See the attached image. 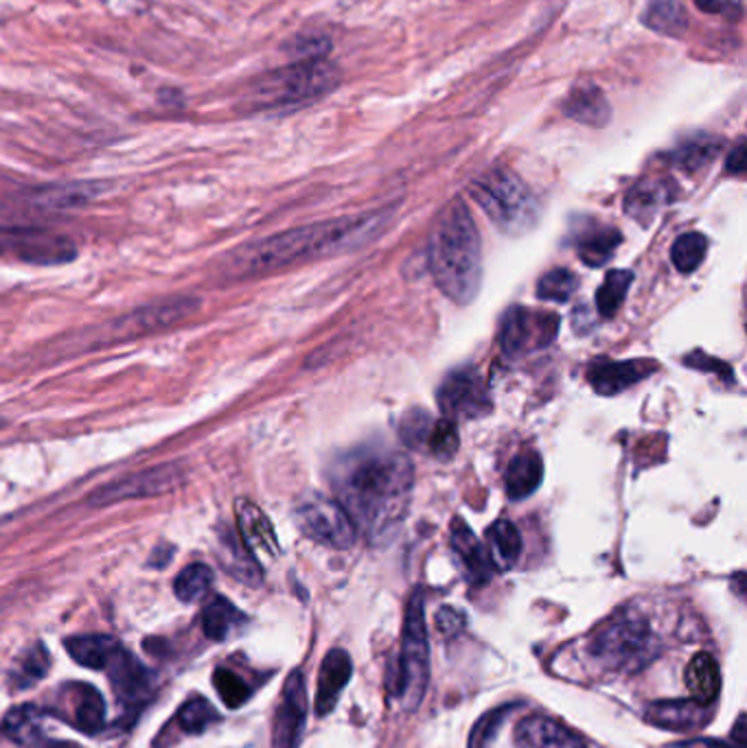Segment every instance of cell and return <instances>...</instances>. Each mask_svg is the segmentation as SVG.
<instances>
[{
  "instance_id": "5",
  "label": "cell",
  "mask_w": 747,
  "mask_h": 748,
  "mask_svg": "<svg viewBox=\"0 0 747 748\" xmlns=\"http://www.w3.org/2000/svg\"><path fill=\"white\" fill-rule=\"evenodd\" d=\"M470 193L500 233L518 237L535 226V195L513 171L504 167L491 169L474 180Z\"/></svg>"
},
{
  "instance_id": "38",
  "label": "cell",
  "mask_w": 747,
  "mask_h": 748,
  "mask_svg": "<svg viewBox=\"0 0 747 748\" xmlns=\"http://www.w3.org/2000/svg\"><path fill=\"white\" fill-rule=\"evenodd\" d=\"M577 292V276L563 267L543 274L538 283V296L548 303H566Z\"/></svg>"
},
{
  "instance_id": "31",
  "label": "cell",
  "mask_w": 747,
  "mask_h": 748,
  "mask_svg": "<svg viewBox=\"0 0 747 748\" xmlns=\"http://www.w3.org/2000/svg\"><path fill=\"white\" fill-rule=\"evenodd\" d=\"M2 731L18 745L31 747L40 738V711L31 705L16 707L7 713Z\"/></svg>"
},
{
  "instance_id": "13",
  "label": "cell",
  "mask_w": 747,
  "mask_h": 748,
  "mask_svg": "<svg viewBox=\"0 0 747 748\" xmlns=\"http://www.w3.org/2000/svg\"><path fill=\"white\" fill-rule=\"evenodd\" d=\"M281 705L276 711L274 720V736H272V748H296L301 740V731L305 725V713H307V693H305V681L301 672L289 675Z\"/></svg>"
},
{
  "instance_id": "10",
  "label": "cell",
  "mask_w": 747,
  "mask_h": 748,
  "mask_svg": "<svg viewBox=\"0 0 747 748\" xmlns=\"http://www.w3.org/2000/svg\"><path fill=\"white\" fill-rule=\"evenodd\" d=\"M439 405L445 419H478L491 407L482 376L474 368L448 374L439 387Z\"/></svg>"
},
{
  "instance_id": "20",
  "label": "cell",
  "mask_w": 747,
  "mask_h": 748,
  "mask_svg": "<svg viewBox=\"0 0 747 748\" xmlns=\"http://www.w3.org/2000/svg\"><path fill=\"white\" fill-rule=\"evenodd\" d=\"M351 659L344 650H332L321 668L318 675V687H316V713L318 716H327L336 702H338L342 689L348 683L351 679Z\"/></svg>"
},
{
  "instance_id": "46",
  "label": "cell",
  "mask_w": 747,
  "mask_h": 748,
  "mask_svg": "<svg viewBox=\"0 0 747 748\" xmlns=\"http://www.w3.org/2000/svg\"><path fill=\"white\" fill-rule=\"evenodd\" d=\"M744 725H746V716L741 713L739 720H737V727H735V740L739 742V748L746 747V731H744Z\"/></svg>"
},
{
  "instance_id": "9",
  "label": "cell",
  "mask_w": 747,
  "mask_h": 748,
  "mask_svg": "<svg viewBox=\"0 0 747 748\" xmlns=\"http://www.w3.org/2000/svg\"><path fill=\"white\" fill-rule=\"evenodd\" d=\"M559 328V317L552 313L513 307L500 326V348L509 357H518L548 346Z\"/></svg>"
},
{
  "instance_id": "11",
  "label": "cell",
  "mask_w": 747,
  "mask_h": 748,
  "mask_svg": "<svg viewBox=\"0 0 747 748\" xmlns=\"http://www.w3.org/2000/svg\"><path fill=\"white\" fill-rule=\"evenodd\" d=\"M196 309H198V301H194V298L163 301V303L142 307L138 312L117 319L115 324L108 326V333L101 339L108 342V337L110 339H130V337H138V335H147V333L167 328V326L189 317Z\"/></svg>"
},
{
  "instance_id": "17",
  "label": "cell",
  "mask_w": 747,
  "mask_h": 748,
  "mask_svg": "<svg viewBox=\"0 0 747 748\" xmlns=\"http://www.w3.org/2000/svg\"><path fill=\"white\" fill-rule=\"evenodd\" d=\"M518 748H588L579 736L545 716H529L515 729Z\"/></svg>"
},
{
  "instance_id": "1",
  "label": "cell",
  "mask_w": 747,
  "mask_h": 748,
  "mask_svg": "<svg viewBox=\"0 0 747 748\" xmlns=\"http://www.w3.org/2000/svg\"><path fill=\"white\" fill-rule=\"evenodd\" d=\"M414 471L404 453L364 444L332 466V489L355 530L371 541L393 534L406 516Z\"/></svg>"
},
{
  "instance_id": "25",
  "label": "cell",
  "mask_w": 747,
  "mask_h": 748,
  "mask_svg": "<svg viewBox=\"0 0 747 748\" xmlns=\"http://www.w3.org/2000/svg\"><path fill=\"white\" fill-rule=\"evenodd\" d=\"M70 691V707H72V722L83 734H99L106 727V702L95 687H68Z\"/></svg>"
},
{
  "instance_id": "30",
  "label": "cell",
  "mask_w": 747,
  "mask_h": 748,
  "mask_svg": "<svg viewBox=\"0 0 747 748\" xmlns=\"http://www.w3.org/2000/svg\"><path fill=\"white\" fill-rule=\"evenodd\" d=\"M222 548L226 552V569L233 571L239 580L248 582V584H257L262 580V567L257 559L248 552V548L244 545V541L239 539V534L230 532L222 537Z\"/></svg>"
},
{
  "instance_id": "22",
  "label": "cell",
  "mask_w": 747,
  "mask_h": 748,
  "mask_svg": "<svg viewBox=\"0 0 747 748\" xmlns=\"http://www.w3.org/2000/svg\"><path fill=\"white\" fill-rule=\"evenodd\" d=\"M676 197V188L667 180H645L629 190L625 210L638 224H649Z\"/></svg>"
},
{
  "instance_id": "33",
  "label": "cell",
  "mask_w": 747,
  "mask_h": 748,
  "mask_svg": "<svg viewBox=\"0 0 747 748\" xmlns=\"http://www.w3.org/2000/svg\"><path fill=\"white\" fill-rule=\"evenodd\" d=\"M631 283H633V274L629 269H611L597 292V309L601 313V317L611 319L618 313L620 305L627 298Z\"/></svg>"
},
{
  "instance_id": "19",
  "label": "cell",
  "mask_w": 747,
  "mask_h": 748,
  "mask_svg": "<svg viewBox=\"0 0 747 748\" xmlns=\"http://www.w3.org/2000/svg\"><path fill=\"white\" fill-rule=\"evenodd\" d=\"M450 543H452V550L461 562V567L465 569L468 580L475 587L489 582V578L493 573V564L489 561L486 548L475 539L474 532L465 523L454 521Z\"/></svg>"
},
{
  "instance_id": "43",
  "label": "cell",
  "mask_w": 747,
  "mask_h": 748,
  "mask_svg": "<svg viewBox=\"0 0 747 748\" xmlns=\"http://www.w3.org/2000/svg\"><path fill=\"white\" fill-rule=\"evenodd\" d=\"M49 666H51V659H49V652L45 650V646H36L31 648L24 659H22V675L29 677L31 681H38L42 679L47 672H49Z\"/></svg>"
},
{
  "instance_id": "39",
  "label": "cell",
  "mask_w": 747,
  "mask_h": 748,
  "mask_svg": "<svg viewBox=\"0 0 747 748\" xmlns=\"http://www.w3.org/2000/svg\"><path fill=\"white\" fill-rule=\"evenodd\" d=\"M215 720H217V711L203 696L187 700L178 711V722L187 734H203L204 729Z\"/></svg>"
},
{
  "instance_id": "29",
  "label": "cell",
  "mask_w": 747,
  "mask_h": 748,
  "mask_svg": "<svg viewBox=\"0 0 747 748\" xmlns=\"http://www.w3.org/2000/svg\"><path fill=\"white\" fill-rule=\"evenodd\" d=\"M244 622L242 613L224 598H213L203 613V628L208 639L224 641L230 637V632Z\"/></svg>"
},
{
  "instance_id": "32",
  "label": "cell",
  "mask_w": 747,
  "mask_h": 748,
  "mask_svg": "<svg viewBox=\"0 0 747 748\" xmlns=\"http://www.w3.org/2000/svg\"><path fill=\"white\" fill-rule=\"evenodd\" d=\"M620 242H622V237L616 228L592 230L579 242V256L586 265L601 267L613 256V252L620 246Z\"/></svg>"
},
{
  "instance_id": "14",
  "label": "cell",
  "mask_w": 747,
  "mask_h": 748,
  "mask_svg": "<svg viewBox=\"0 0 747 748\" xmlns=\"http://www.w3.org/2000/svg\"><path fill=\"white\" fill-rule=\"evenodd\" d=\"M710 705H704L695 698L690 700H660L649 705L647 720L660 729L669 731H695L710 722Z\"/></svg>"
},
{
  "instance_id": "6",
  "label": "cell",
  "mask_w": 747,
  "mask_h": 748,
  "mask_svg": "<svg viewBox=\"0 0 747 748\" xmlns=\"http://www.w3.org/2000/svg\"><path fill=\"white\" fill-rule=\"evenodd\" d=\"M430 679V646L423 613V596L414 593L407 604L402 632V652L389 675V691L402 700L406 709H416Z\"/></svg>"
},
{
  "instance_id": "40",
  "label": "cell",
  "mask_w": 747,
  "mask_h": 748,
  "mask_svg": "<svg viewBox=\"0 0 747 748\" xmlns=\"http://www.w3.org/2000/svg\"><path fill=\"white\" fill-rule=\"evenodd\" d=\"M213 683H215V689L217 693L222 696L224 705L230 707V709H237L242 707L248 698H250V687L246 686L235 672L230 670H224L219 668L213 677Z\"/></svg>"
},
{
  "instance_id": "37",
  "label": "cell",
  "mask_w": 747,
  "mask_h": 748,
  "mask_svg": "<svg viewBox=\"0 0 747 748\" xmlns=\"http://www.w3.org/2000/svg\"><path fill=\"white\" fill-rule=\"evenodd\" d=\"M425 444H427V451L439 460L454 457L456 451H459V444H461V437H459V430H456L454 421L441 419V421L432 423Z\"/></svg>"
},
{
  "instance_id": "34",
  "label": "cell",
  "mask_w": 747,
  "mask_h": 748,
  "mask_svg": "<svg viewBox=\"0 0 747 748\" xmlns=\"http://www.w3.org/2000/svg\"><path fill=\"white\" fill-rule=\"evenodd\" d=\"M706 252H708V239L701 233H686L676 239L671 248V260L681 274H690L704 263Z\"/></svg>"
},
{
  "instance_id": "23",
  "label": "cell",
  "mask_w": 747,
  "mask_h": 748,
  "mask_svg": "<svg viewBox=\"0 0 747 748\" xmlns=\"http://www.w3.org/2000/svg\"><path fill=\"white\" fill-rule=\"evenodd\" d=\"M68 654L83 668L106 670L121 650L119 641L108 634H81L67 639Z\"/></svg>"
},
{
  "instance_id": "21",
  "label": "cell",
  "mask_w": 747,
  "mask_h": 748,
  "mask_svg": "<svg viewBox=\"0 0 747 748\" xmlns=\"http://www.w3.org/2000/svg\"><path fill=\"white\" fill-rule=\"evenodd\" d=\"M563 112L572 121L590 125V127H603L610 124L611 110L606 95L594 83L577 86L568 92L563 101Z\"/></svg>"
},
{
  "instance_id": "42",
  "label": "cell",
  "mask_w": 747,
  "mask_h": 748,
  "mask_svg": "<svg viewBox=\"0 0 747 748\" xmlns=\"http://www.w3.org/2000/svg\"><path fill=\"white\" fill-rule=\"evenodd\" d=\"M699 11L710 16H721L728 20H741L746 7L744 0H692Z\"/></svg>"
},
{
  "instance_id": "16",
  "label": "cell",
  "mask_w": 747,
  "mask_h": 748,
  "mask_svg": "<svg viewBox=\"0 0 747 748\" xmlns=\"http://www.w3.org/2000/svg\"><path fill=\"white\" fill-rule=\"evenodd\" d=\"M237 528L239 539L253 557L274 559L278 554V541L268 516L250 501L237 503Z\"/></svg>"
},
{
  "instance_id": "35",
  "label": "cell",
  "mask_w": 747,
  "mask_h": 748,
  "mask_svg": "<svg viewBox=\"0 0 747 748\" xmlns=\"http://www.w3.org/2000/svg\"><path fill=\"white\" fill-rule=\"evenodd\" d=\"M210 582H213V571L206 564H189L178 573L174 582V591L183 602H198L210 589Z\"/></svg>"
},
{
  "instance_id": "41",
  "label": "cell",
  "mask_w": 747,
  "mask_h": 748,
  "mask_svg": "<svg viewBox=\"0 0 747 748\" xmlns=\"http://www.w3.org/2000/svg\"><path fill=\"white\" fill-rule=\"evenodd\" d=\"M430 427H432L430 416L423 414V412H419V410H414V412L407 414L406 421L402 423V437L406 440L407 446L421 449V446H425Z\"/></svg>"
},
{
  "instance_id": "27",
  "label": "cell",
  "mask_w": 747,
  "mask_h": 748,
  "mask_svg": "<svg viewBox=\"0 0 747 748\" xmlns=\"http://www.w3.org/2000/svg\"><path fill=\"white\" fill-rule=\"evenodd\" d=\"M486 554L493 569H511L520 561L522 537L511 521H495L486 532Z\"/></svg>"
},
{
  "instance_id": "28",
  "label": "cell",
  "mask_w": 747,
  "mask_h": 748,
  "mask_svg": "<svg viewBox=\"0 0 747 748\" xmlns=\"http://www.w3.org/2000/svg\"><path fill=\"white\" fill-rule=\"evenodd\" d=\"M642 22L651 31L669 38H681L688 27V18L679 0H649Z\"/></svg>"
},
{
  "instance_id": "24",
  "label": "cell",
  "mask_w": 747,
  "mask_h": 748,
  "mask_svg": "<svg viewBox=\"0 0 747 748\" xmlns=\"http://www.w3.org/2000/svg\"><path fill=\"white\" fill-rule=\"evenodd\" d=\"M543 480L542 455L535 451H524L513 457L507 469V495L511 499L531 498Z\"/></svg>"
},
{
  "instance_id": "18",
  "label": "cell",
  "mask_w": 747,
  "mask_h": 748,
  "mask_svg": "<svg viewBox=\"0 0 747 748\" xmlns=\"http://www.w3.org/2000/svg\"><path fill=\"white\" fill-rule=\"evenodd\" d=\"M656 368L658 366L653 362H642V360H636V362H606V364L594 366L588 373V381L592 383V387L599 394L613 396V394L625 392L627 387L636 385L638 381L647 378Z\"/></svg>"
},
{
  "instance_id": "2",
  "label": "cell",
  "mask_w": 747,
  "mask_h": 748,
  "mask_svg": "<svg viewBox=\"0 0 747 748\" xmlns=\"http://www.w3.org/2000/svg\"><path fill=\"white\" fill-rule=\"evenodd\" d=\"M384 219L386 217L377 213L357 219L303 226L283 235H274L271 239L237 249L230 256L228 272L239 276H253L364 246L382 230Z\"/></svg>"
},
{
  "instance_id": "15",
  "label": "cell",
  "mask_w": 747,
  "mask_h": 748,
  "mask_svg": "<svg viewBox=\"0 0 747 748\" xmlns=\"http://www.w3.org/2000/svg\"><path fill=\"white\" fill-rule=\"evenodd\" d=\"M106 670L110 675V681H112L119 700L126 705L130 702L140 705L154 687V677L147 672V668H142V663H138L135 657L126 652L124 648L115 654V659L110 661Z\"/></svg>"
},
{
  "instance_id": "7",
  "label": "cell",
  "mask_w": 747,
  "mask_h": 748,
  "mask_svg": "<svg viewBox=\"0 0 747 748\" xmlns=\"http://www.w3.org/2000/svg\"><path fill=\"white\" fill-rule=\"evenodd\" d=\"M590 654L613 672H636L656 654L651 626L638 616L622 613L592 637Z\"/></svg>"
},
{
  "instance_id": "36",
  "label": "cell",
  "mask_w": 747,
  "mask_h": 748,
  "mask_svg": "<svg viewBox=\"0 0 747 748\" xmlns=\"http://www.w3.org/2000/svg\"><path fill=\"white\" fill-rule=\"evenodd\" d=\"M717 154H719V142L717 140L697 138V140H690V142L681 145L678 151L674 154V160H676L678 167L686 169V171H699L710 160H715Z\"/></svg>"
},
{
  "instance_id": "44",
  "label": "cell",
  "mask_w": 747,
  "mask_h": 748,
  "mask_svg": "<svg viewBox=\"0 0 747 748\" xmlns=\"http://www.w3.org/2000/svg\"><path fill=\"white\" fill-rule=\"evenodd\" d=\"M436 626H439V630H441L443 634L454 637L456 632L463 630V626H465V616H463L461 611H456V609L443 607V609L436 613Z\"/></svg>"
},
{
  "instance_id": "26",
  "label": "cell",
  "mask_w": 747,
  "mask_h": 748,
  "mask_svg": "<svg viewBox=\"0 0 747 748\" xmlns=\"http://www.w3.org/2000/svg\"><path fill=\"white\" fill-rule=\"evenodd\" d=\"M684 681L688 691L692 693L695 700L704 702V705H712L715 698L719 696L721 689V672L717 661L712 659V654L708 652H699L690 659V663L686 666L684 672Z\"/></svg>"
},
{
  "instance_id": "8",
  "label": "cell",
  "mask_w": 747,
  "mask_h": 748,
  "mask_svg": "<svg viewBox=\"0 0 747 748\" xmlns=\"http://www.w3.org/2000/svg\"><path fill=\"white\" fill-rule=\"evenodd\" d=\"M296 523L305 537L321 545L346 550L355 543L357 530L336 499L309 495L296 508Z\"/></svg>"
},
{
  "instance_id": "12",
  "label": "cell",
  "mask_w": 747,
  "mask_h": 748,
  "mask_svg": "<svg viewBox=\"0 0 747 748\" xmlns=\"http://www.w3.org/2000/svg\"><path fill=\"white\" fill-rule=\"evenodd\" d=\"M183 473L178 464H163L156 469H147L142 473L130 475L121 482H115L110 486H104L90 495L92 505H112L117 501L126 499L158 498L169 493L178 482Z\"/></svg>"
},
{
  "instance_id": "45",
  "label": "cell",
  "mask_w": 747,
  "mask_h": 748,
  "mask_svg": "<svg viewBox=\"0 0 747 748\" xmlns=\"http://www.w3.org/2000/svg\"><path fill=\"white\" fill-rule=\"evenodd\" d=\"M728 171L733 176H739V174L746 171V145H744V140L733 149V154L728 158Z\"/></svg>"
},
{
  "instance_id": "3",
  "label": "cell",
  "mask_w": 747,
  "mask_h": 748,
  "mask_svg": "<svg viewBox=\"0 0 747 748\" xmlns=\"http://www.w3.org/2000/svg\"><path fill=\"white\" fill-rule=\"evenodd\" d=\"M430 269L441 292L459 305H470L480 289L482 254L474 217L465 201L450 204L436 222L430 244Z\"/></svg>"
},
{
  "instance_id": "4",
  "label": "cell",
  "mask_w": 747,
  "mask_h": 748,
  "mask_svg": "<svg viewBox=\"0 0 747 748\" xmlns=\"http://www.w3.org/2000/svg\"><path fill=\"white\" fill-rule=\"evenodd\" d=\"M340 83V70L327 58L296 60L255 81L250 101L259 110H289L323 99Z\"/></svg>"
},
{
  "instance_id": "47",
  "label": "cell",
  "mask_w": 747,
  "mask_h": 748,
  "mask_svg": "<svg viewBox=\"0 0 747 748\" xmlns=\"http://www.w3.org/2000/svg\"><path fill=\"white\" fill-rule=\"evenodd\" d=\"M0 425H2V421H0Z\"/></svg>"
}]
</instances>
